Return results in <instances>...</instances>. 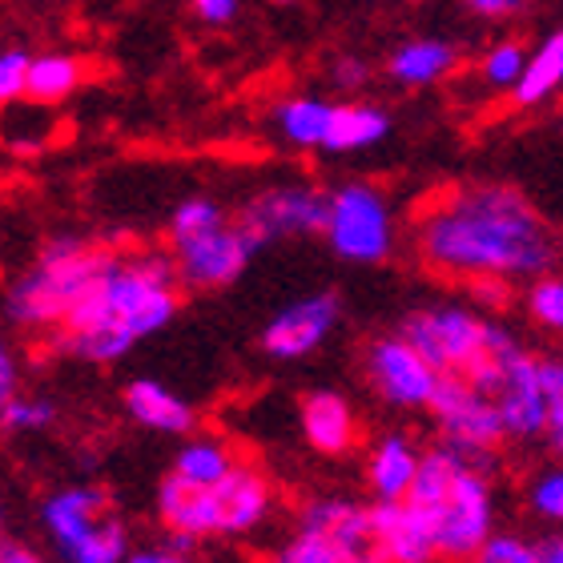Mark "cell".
Returning a JSON list of instances; mask_svg holds the SVG:
<instances>
[{
	"mask_svg": "<svg viewBox=\"0 0 563 563\" xmlns=\"http://www.w3.org/2000/svg\"><path fill=\"white\" fill-rule=\"evenodd\" d=\"M543 390H548V427L543 443L563 463V358H543Z\"/></svg>",
	"mask_w": 563,
	"mask_h": 563,
	"instance_id": "31",
	"label": "cell"
},
{
	"mask_svg": "<svg viewBox=\"0 0 563 563\" xmlns=\"http://www.w3.org/2000/svg\"><path fill=\"white\" fill-rule=\"evenodd\" d=\"M563 89V29L548 33L540 41V48L528 57V69L519 77V85L511 89V101L519 109H536L548 97H555Z\"/></svg>",
	"mask_w": 563,
	"mask_h": 563,
	"instance_id": "24",
	"label": "cell"
},
{
	"mask_svg": "<svg viewBox=\"0 0 563 563\" xmlns=\"http://www.w3.org/2000/svg\"><path fill=\"white\" fill-rule=\"evenodd\" d=\"M298 419H302V439L318 455L339 459L358 446V415L339 390H310L298 407Z\"/></svg>",
	"mask_w": 563,
	"mask_h": 563,
	"instance_id": "17",
	"label": "cell"
},
{
	"mask_svg": "<svg viewBox=\"0 0 563 563\" xmlns=\"http://www.w3.org/2000/svg\"><path fill=\"white\" fill-rule=\"evenodd\" d=\"M274 4H298V0H274Z\"/></svg>",
	"mask_w": 563,
	"mask_h": 563,
	"instance_id": "42",
	"label": "cell"
},
{
	"mask_svg": "<svg viewBox=\"0 0 563 563\" xmlns=\"http://www.w3.org/2000/svg\"><path fill=\"white\" fill-rule=\"evenodd\" d=\"M427 271L459 282H531L560 258V242L519 189L499 181L434 198L415 225Z\"/></svg>",
	"mask_w": 563,
	"mask_h": 563,
	"instance_id": "1",
	"label": "cell"
},
{
	"mask_svg": "<svg viewBox=\"0 0 563 563\" xmlns=\"http://www.w3.org/2000/svg\"><path fill=\"white\" fill-rule=\"evenodd\" d=\"M113 262V250L60 234L45 242L29 271L12 278L4 294V318L24 334H57L65 318L77 310L93 282Z\"/></svg>",
	"mask_w": 563,
	"mask_h": 563,
	"instance_id": "4",
	"label": "cell"
},
{
	"mask_svg": "<svg viewBox=\"0 0 563 563\" xmlns=\"http://www.w3.org/2000/svg\"><path fill=\"white\" fill-rule=\"evenodd\" d=\"M459 69V48L446 36H415L387 57V77L402 89H431Z\"/></svg>",
	"mask_w": 563,
	"mask_h": 563,
	"instance_id": "20",
	"label": "cell"
},
{
	"mask_svg": "<svg viewBox=\"0 0 563 563\" xmlns=\"http://www.w3.org/2000/svg\"><path fill=\"white\" fill-rule=\"evenodd\" d=\"M36 555H33V548L29 543H21V540H0V563H33Z\"/></svg>",
	"mask_w": 563,
	"mask_h": 563,
	"instance_id": "39",
	"label": "cell"
},
{
	"mask_svg": "<svg viewBox=\"0 0 563 563\" xmlns=\"http://www.w3.org/2000/svg\"><path fill=\"white\" fill-rule=\"evenodd\" d=\"M85 81V60L73 53H36L29 65V101L41 109L69 101Z\"/></svg>",
	"mask_w": 563,
	"mask_h": 563,
	"instance_id": "25",
	"label": "cell"
},
{
	"mask_svg": "<svg viewBox=\"0 0 563 563\" xmlns=\"http://www.w3.org/2000/svg\"><path fill=\"white\" fill-rule=\"evenodd\" d=\"M467 378L495 399L511 443L543 439V427H548L543 358H536V354L519 342L516 330L492 318V322H487V351L471 363Z\"/></svg>",
	"mask_w": 563,
	"mask_h": 563,
	"instance_id": "5",
	"label": "cell"
},
{
	"mask_svg": "<svg viewBox=\"0 0 563 563\" xmlns=\"http://www.w3.org/2000/svg\"><path fill=\"white\" fill-rule=\"evenodd\" d=\"M528 314L531 322H540L543 330L563 334V278L560 274H540L528 286Z\"/></svg>",
	"mask_w": 563,
	"mask_h": 563,
	"instance_id": "29",
	"label": "cell"
},
{
	"mask_svg": "<svg viewBox=\"0 0 563 563\" xmlns=\"http://www.w3.org/2000/svg\"><path fill=\"white\" fill-rule=\"evenodd\" d=\"M390 113L383 106H371V101H334V118H330V133L322 153H366L383 145L390 137Z\"/></svg>",
	"mask_w": 563,
	"mask_h": 563,
	"instance_id": "21",
	"label": "cell"
},
{
	"mask_svg": "<svg viewBox=\"0 0 563 563\" xmlns=\"http://www.w3.org/2000/svg\"><path fill=\"white\" fill-rule=\"evenodd\" d=\"M189 12H194L206 29H225V24L238 21L242 0H189Z\"/></svg>",
	"mask_w": 563,
	"mask_h": 563,
	"instance_id": "36",
	"label": "cell"
},
{
	"mask_svg": "<svg viewBox=\"0 0 563 563\" xmlns=\"http://www.w3.org/2000/svg\"><path fill=\"white\" fill-rule=\"evenodd\" d=\"M475 560L479 563H540V543L523 540L516 531H492Z\"/></svg>",
	"mask_w": 563,
	"mask_h": 563,
	"instance_id": "33",
	"label": "cell"
},
{
	"mask_svg": "<svg viewBox=\"0 0 563 563\" xmlns=\"http://www.w3.org/2000/svg\"><path fill=\"white\" fill-rule=\"evenodd\" d=\"M181 278L174 254H113L106 274L93 282L57 334H48L53 354L73 363L113 366L137 342L162 334L181 310Z\"/></svg>",
	"mask_w": 563,
	"mask_h": 563,
	"instance_id": "2",
	"label": "cell"
},
{
	"mask_svg": "<svg viewBox=\"0 0 563 563\" xmlns=\"http://www.w3.org/2000/svg\"><path fill=\"white\" fill-rule=\"evenodd\" d=\"M109 519V499L97 487H60L41 504V523L60 560H73L89 536Z\"/></svg>",
	"mask_w": 563,
	"mask_h": 563,
	"instance_id": "15",
	"label": "cell"
},
{
	"mask_svg": "<svg viewBox=\"0 0 563 563\" xmlns=\"http://www.w3.org/2000/svg\"><path fill=\"white\" fill-rule=\"evenodd\" d=\"M48 427H57V402L41 399V395H12L4 407H0V434H41Z\"/></svg>",
	"mask_w": 563,
	"mask_h": 563,
	"instance_id": "26",
	"label": "cell"
},
{
	"mask_svg": "<svg viewBox=\"0 0 563 563\" xmlns=\"http://www.w3.org/2000/svg\"><path fill=\"white\" fill-rule=\"evenodd\" d=\"M322 238L334 258L351 266H383L395 254V213L387 194L371 181H342L330 189Z\"/></svg>",
	"mask_w": 563,
	"mask_h": 563,
	"instance_id": "6",
	"label": "cell"
},
{
	"mask_svg": "<svg viewBox=\"0 0 563 563\" xmlns=\"http://www.w3.org/2000/svg\"><path fill=\"white\" fill-rule=\"evenodd\" d=\"M130 536H125V528H121L118 519L109 516L101 528L89 536V540L77 548V555H73L69 563H121L130 560Z\"/></svg>",
	"mask_w": 563,
	"mask_h": 563,
	"instance_id": "30",
	"label": "cell"
},
{
	"mask_svg": "<svg viewBox=\"0 0 563 563\" xmlns=\"http://www.w3.org/2000/svg\"><path fill=\"white\" fill-rule=\"evenodd\" d=\"M330 81H334V89H342V93H358V89L371 81V65H366L363 57H354V53H342V57L330 60Z\"/></svg>",
	"mask_w": 563,
	"mask_h": 563,
	"instance_id": "35",
	"label": "cell"
},
{
	"mask_svg": "<svg viewBox=\"0 0 563 563\" xmlns=\"http://www.w3.org/2000/svg\"><path fill=\"white\" fill-rule=\"evenodd\" d=\"M0 540H4V511H0Z\"/></svg>",
	"mask_w": 563,
	"mask_h": 563,
	"instance_id": "41",
	"label": "cell"
},
{
	"mask_svg": "<svg viewBox=\"0 0 563 563\" xmlns=\"http://www.w3.org/2000/svg\"><path fill=\"white\" fill-rule=\"evenodd\" d=\"M238 467L234 446L218 439V434H186V443L177 446L174 455V475L177 479L194 483V487H213L222 483L230 471Z\"/></svg>",
	"mask_w": 563,
	"mask_h": 563,
	"instance_id": "23",
	"label": "cell"
},
{
	"mask_svg": "<svg viewBox=\"0 0 563 563\" xmlns=\"http://www.w3.org/2000/svg\"><path fill=\"white\" fill-rule=\"evenodd\" d=\"M411 4H415V0H411Z\"/></svg>",
	"mask_w": 563,
	"mask_h": 563,
	"instance_id": "43",
	"label": "cell"
},
{
	"mask_svg": "<svg viewBox=\"0 0 563 563\" xmlns=\"http://www.w3.org/2000/svg\"><path fill=\"white\" fill-rule=\"evenodd\" d=\"M375 560L371 507L354 499H310L298 511V528L278 548V563H363Z\"/></svg>",
	"mask_w": 563,
	"mask_h": 563,
	"instance_id": "7",
	"label": "cell"
},
{
	"mask_svg": "<svg viewBox=\"0 0 563 563\" xmlns=\"http://www.w3.org/2000/svg\"><path fill=\"white\" fill-rule=\"evenodd\" d=\"M528 507L531 516H540L543 523H560L563 528V463L560 467L540 471L528 483Z\"/></svg>",
	"mask_w": 563,
	"mask_h": 563,
	"instance_id": "32",
	"label": "cell"
},
{
	"mask_svg": "<svg viewBox=\"0 0 563 563\" xmlns=\"http://www.w3.org/2000/svg\"><path fill=\"white\" fill-rule=\"evenodd\" d=\"M467 4L471 16H479V21H507V16H516L528 0H463Z\"/></svg>",
	"mask_w": 563,
	"mask_h": 563,
	"instance_id": "38",
	"label": "cell"
},
{
	"mask_svg": "<svg viewBox=\"0 0 563 563\" xmlns=\"http://www.w3.org/2000/svg\"><path fill=\"white\" fill-rule=\"evenodd\" d=\"M540 563H563V531L540 540Z\"/></svg>",
	"mask_w": 563,
	"mask_h": 563,
	"instance_id": "40",
	"label": "cell"
},
{
	"mask_svg": "<svg viewBox=\"0 0 563 563\" xmlns=\"http://www.w3.org/2000/svg\"><path fill=\"white\" fill-rule=\"evenodd\" d=\"M422 463V446L407 431L383 434L366 451V487L375 499H407Z\"/></svg>",
	"mask_w": 563,
	"mask_h": 563,
	"instance_id": "19",
	"label": "cell"
},
{
	"mask_svg": "<svg viewBox=\"0 0 563 563\" xmlns=\"http://www.w3.org/2000/svg\"><path fill=\"white\" fill-rule=\"evenodd\" d=\"M523 69H528V48L507 36V41H495V45L483 53L479 81L487 85V89H495V93H511L519 85V77H523Z\"/></svg>",
	"mask_w": 563,
	"mask_h": 563,
	"instance_id": "27",
	"label": "cell"
},
{
	"mask_svg": "<svg viewBox=\"0 0 563 563\" xmlns=\"http://www.w3.org/2000/svg\"><path fill=\"white\" fill-rule=\"evenodd\" d=\"M330 118H334V101L318 93H298L278 101L274 109V133L282 145L302 153H322L330 133Z\"/></svg>",
	"mask_w": 563,
	"mask_h": 563,
	"instance_id": "22",
	"label": "cell"
},
{
	"mask_svg": "<svg viewBox=\"0 0 563 563\" xmlns=\"http://www.w3.org/2000/svg\"><path fill=\"white\" fill-rule=\"evenodd\" d=\"M121 407L137 427H145L153 434H181L186 439L198 427V411L157 378H133L125 395H121Z\"/></svg>",
	"mask_w": 563,
	"mask_h": 563,
	"instance_id": "18",
	"label": "cell"
},
{
	"mask_svg": "<svg viewBox=\"0 0 563 563\" xmlns=\"http://www.w3.org/2000/svg\"><path fill=\"white\" fill-rule=\"evenodd\" d=\"M487 322L492 318L475 314L471 306L439 302L411 310L399 322V334H407L419 346L422 358L439 375H467L471 363L487 351Z\"/></svg>",
	"mask_w": 563,
	"mask_h": 563,
	"instance_id": "9",
	"label": "cell"
},
{
	"mask_svg": "<svg viewBox=\"0 0 563 563\" xmlns=\"http://www.w3.org/2000/svg\"><path fill=\"white\" fill-rule=\"evenodd\" d=\"M363 375L378 399L395 411H427L439 390V371H434L422 351L407 334H378L366 342L363 351Z\"/></svg>",
	"mask_w": 563,
	"mask_h": 563,
	"instance_id": "10",
	"label": "cell"
},
{
	"mask_svg": "<svg viewBox=\"0 0 563 563\" xmlns=\"http://www.w3.org/2000/svg\"><path fill=\"white\" fill-rule=\"evenodd\" d=\"M407 499H415L431 519L439 560H475L495 531V492L487 463L459 455L446 443L422 451Z\"/></svg>",
	"mask_w": 563,
	"mask_h": 563,
	"instance_id": "3",
	"label": "cell"
},
{
	"mask_svg": "<svg viewBox=\"0 0 563 563\" xmlns=\"http://www.w3.org/2000/svg\"><path fill=\"white\" fill-rule=\"evenodd\" d=\"M21 390V363H16V351L12 342L0 334V407Z\"/></svg>",
	"mask_w": 563,
	"mask_h": 563,
	"instance_id": "37",
	"label": "cell"
},
{
	"mask_svg": "<svg viewBox=\"0 0 563 563\" xmlns=\"http://www.w3.org/2000/svg\"><path fill=\"white\" fill-rule=\"evenodd\" d=\"M371 536H375V560H439L431 519H427V511L415 499H375V507H371Z\"/></svg>",
	"mask_w": 563,
	"mask_h": 563,
	"instance_id": "14",
	"label": "cell"
},
{
	"mask_svg": "<svg viewBox=\"0 0 563 563\" xmlns=\"http://www.w3.org/2000/svg\"><path fill=\"white\" fill-rule=\"evenodd\" d=\"M230 222V213L222 210V201L206 198V194H194V198L177 201V210L169 213V242L189 234H201V230H213V225Z\"/></svg>",
	"mask_w": 563,
	"mask_h": 563,
	"instance_id": "28",
	"label": "cell"
},
{
	"mask_svg": "<svg viewBox=\"0 0 563 563\" xmlns=\"http://www.w3.org/2000/svg\"><path fill=\"white\" fill-rule=\"evenodd\" d=\"M29 65L33 57L24 48H0V109L29 93Z\"/></svg>",
	"mask_w": 563,
	"mask_h": 563,
	"instance_id": "34",
	"label": "cell"
},
{
	"mask_svg": "<svg viewBox=\"0 0 563 563\" xmlns=\"http://www.w3.org/2000/svg\"><path fill=\"white\" fill-rule=\"evenodd\" d=\"M342 302L334 290L306 294L298 302L282 306L278 314L262 327V351L271 354L274 363H298L310 358L318 346H327V339L339 330Z\"/></svg>",
	"mask_w": 563,
	"mask_h": 563,
	"instance_id": "13",
	"label": "cell"
},
{
	"mask_svg": "<svg viewBox=\"0 0 563 563\" xmlns=\"http://www.w3.org/2000/svg\"><path fill=\"white\" fill-rule=\"evenodd\" d=\"M174 271L186 290H225L246 274L250 258L258 254V242L242 230V222H222L201 234L169 242Z\"/></svg>",
	"mask_w": 563,
	"mask_h": 563,
	"instance_id": "11",
	"label": "cell"
},
{
	"mask_svg": "<svg viewBox=\"0 0 563 563\" xmlns=\"http://www.w3.org/2000/svg\"><path fill=\"white\" fill-rule=\"evenodd\" d=\"M427 411L439 427V443L455 446L459 455L479 459V463H487L495 455V446L507 439L495 399L475 387L467 375L439 378V390H434Z\"/></svg>",
	"mask_w": 563,
	"mask_h": 563,
	"instance_id": "8",
	"label": "cell"
},
{
	"mask_svg": "<svg viewBox=\"0 0 563 563\" xmlns=\"http://www.w3.org/2000/svg\"><path fill=\"white\" fill-rule=\"evenodd\" d=\"M327 201H330V189H318L310 181H278V186L258 189L242 206L238 222H242V230L262 250L271 246V242H282V238L322 234V225H327Z\"/></svg>",
	"mask_w": 563,
	"mask_h": 563,
	"instance_id": "12",
	"label": "cell"
},
{
	"mask_svg": "<svg viewBox=\"0 0 563 563\" xmlns=\"http://www.w3.org/2000/svg\"><path fill=\"white\" fill-rule=\"evenodd\" d=\"M222 507V540H242L274 516V483L250 463H238L222 483H213Z\"/></svg>",
	"mask_w": 563,
	"mask_h": 563,
	"instance_id": "16",
	"label": "cell"
}]
</instances>
